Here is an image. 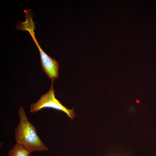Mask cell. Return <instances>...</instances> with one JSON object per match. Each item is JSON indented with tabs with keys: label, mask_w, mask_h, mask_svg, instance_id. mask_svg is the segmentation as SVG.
Wrapping results in <instances>:
<instances>
[{
	"label": "cell",
	"mask_w": 156,
	"mask_h": 156,
	"mask_svg": "<svg viewBox=\"0 0 156 156\" xmlns=\"http://www.w3.org/2000/svg\"><path fill=\"white\" fill-rule=\"evenodd\" d=\"M19 120L14 131L16 143L31 153L46 151L48 148L38 135L36 129L29 121L22 106L19 108Z\"/></svg>",
	"instance_id": "1"
},
{
	"label": "cell",
	"mask_w": 156,
	"mask_h": 156,
	"mask_svg": "<svg viewBox=\"0 0 156 156\" xmlns=\"http://www.w3.org/2000/svg\"><path fill=\"white\" fill-rule=\"evenodd\" d=\"M51 81V85L49 90L46 93L42 95L37 102L31 105L30 112L34 113L42 109L51 108L65 112L71 120H73L76 116L74 109H67L56 98L53 85L54 80Z\"/></svg>",
	"instance_id": "2"
},
{
	"label": "cell",
	"mask_w": 156,
	"mask_h": 156,
	"mask_svg": "<svg viewBox=\"0 0 156 156\" xmlns=\"http://www.w3.org/2000/svg\"><path fill=\"white\" fill-rule=\"evenodd\" d=\"M40 53L42 68L47 77L54 80L59 76L60 65L58 62L47 55L42 49L35 37L33 38Z\"/></svg>",
	"instance_id": "3"
},
{
	"label": "cell",
	"mask_w": 156,
	"mask_h": 156,
	"mask_svg": "<svg viewBox=\"0 0 156 156\" xmlns=\"http://www.w3.org/2000/svg\"><path fill=\"white\" fill-rule=\"evenodd\" d=\"M31 153L20 145L16 143L9 150L8 156H29Z\"/></svg>",
	"instance_id": "4"
}]
</instances>
